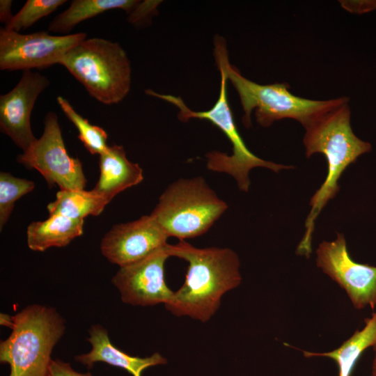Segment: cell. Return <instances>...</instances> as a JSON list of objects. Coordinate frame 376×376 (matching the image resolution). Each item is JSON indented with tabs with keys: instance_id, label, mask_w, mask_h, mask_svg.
I'll list each match as a JSON object with an SVG mask.
<instances>
[{
	"instance_id": "cell-4",
	"label": "cell",
	"mask_w": 376,
	"mask_h": 376,
	"mask_svg": "<svg viewBox=\"0 0 376 376\" xmlns=\"http://www.w3.org/2000/svg\"><path fill=\"white\" fill-rule=\"evenodd\" d=\"M10 335L0 343V361L9 376H48L54 347L65 330L64 318L54 308L29 305L12 316Z\"/></svg>"
},
{
	"instance_id": "cell-28",
	"label": "cell",
	"mask_w": 376,
	"mask_h": 376,
	"mask_svg": "<svg viewBox=\"0 0 376 376\" xmlns=\"http://www.w3.org/2000/svg\"><path fill=\"white\" fill-rule=\"evenodd\" d=\"M373 347L375 352V357L373 363L372 376H376V343Z\"/></svg>"
},
{
	"instance_id": "cell-26",
	"label": "cell",
	"mask_w": 376,
	"mask_h": 376,
	"mask_svg": "<svg viewBox=\"0 0 376 376\" xmlns=\"http://www.w3.org/2000/svg\"><path fill=\"white\" fill-rule=\"evenodd\" d=\"M11 0L0 1V21L5 24L8 23L13 17L11 13Z\"/></svg>"
},
{
	"instance_id": "cell-22",
	"label": "cell",
	"mask_w": 376,
	"mask_h": 376,
	"mask_svg": "<svg viewBox=\"0 0 376 376\" xmlns=\"http://www.w3.org/2000/svg\"><path fill=\"white\" fill-rule=\"evenodd\" d=\"M65 0H27L22 8L5 25L8 31L19 33L31 26L42 17L54 12Z\"/></svg>"
},
{
	"instance_id": "cell-25",
	"label": "cell",
	"mask_w": 376,
	"mask_h": 376,
	"mask_svg": "<svg viewBox=\"0 0 376 376\" xmlns=\"http://www.w3.org/2000/svg\"><path fill=\"white\" fill-rule=\"evenodd\" d=\"M344 8L350 12L364 13L376 8V1H340Z\"/></svg>"
},
{
	"instance_id": "cell-23",
	"label": "cell",
	"mask_w": 376,
	"mask_h": 376,
	"mask_svg": "<svg viewBox=\"0 0 376 376\" xmlns=\"http://www.w3.org/2000/svg\"><path fill=\"white\" fill-rule=\"evenodd\" d=\"M160 2V1H139L135 8L129 14L127 20L134 24L146 21L157 12V8Z\"/></svg>"
},
{
	"instance_id": "cell-12",
	"label": "cell",
	"mask_w": 376,
	"mask_h": 376,
	"mask_svg": "<svg viewBox=\"0 0 376 376\" xmlns=\"http://www.w3.org/2000/svg\"><path fill=\"white\" fill-rule=\"evenodd\" d=\"M169 236L151 215L114 225L103 237L102 255L120 267L136 263L167 244Z\"/></svg>"
},
{
	"instance_id": "cell-9",
	"label": "cell",
	"mask_w": 376,
	"mask_h": 376,
	"mask_svg": "<svg viewBox=\"0 0 376 376\" xmlns=\"http://www.w3.org/2000/svg\"><path fill=\"white\" fill-rule=\"evenodd\" d=\"M86 33L53 36L40 31L29 34L0 30V69L29 70L59 64L65 54L85 40Z\"/></svg>"
},
{
	"instance_id": "cell-20",
	"label": "cell",
	"mask_w": 376,
	"mask_h": 376,
	"mask_svg": "<svg viewBox=\"0 0 376 376\" xmlns=\"http://www.w3.org/2000/svg\"><path fill=\"white\" fill-rule=\"evenodd\" d=\"M56 100L63 112L77 129L78 138L87 150L92 155H100L105 152L109 147L107 143L106 132L83 118L65 98L58 96Z\"/></svg>"
},
{
	"instance_id": "cell-18",
	"label": "cell",
	"mask_w": 376,
	"mask_h": 376,
	"mask_svg": "<svg viewBox=\"0 0 376 376\" xmlns=\"http://www.w3.org/2000/svg\"><path fill=\"white\" fill-rule=\"evenodd\" d=\"M376 343V311L365 320V326L356 331L337 349L329 352L316 353L303 351L306 357H326L336 361L338 376H351L352 370L361 354Z\"/></svg>"
},
{
	"instance_id": "cell-27",
	"label": "cell",
	"mask_w": 376,
	"mask_h": 376,
	"mask_svg": "<svg viewBox=\"0 0 376 376\" xmlns=\"http://www.w3.org/2000/svg\"><path fill=\"white\" fill-rule=\"evenodd\" d=\"M0 324L1 325L6 326L11 329L13 326L12 316L1 313L0 315Z\"/></svg>"
},
{
	"instance_id": "cell-19",
	"label": "cell",
	"mask_w": 376,
	"mask_h": 376,
	"mask_svg": "<svg viewBox=\"0 0 376 376\" xmlns=\"http://www.w3.org/2000/svg\"><path fill=\"white\" fill-rule=\"evenodd\" d=\"M109 202L93 189L61 190L47 206L49 215H62L74 219H84L89 215L98 216Z\"/></svg>"
},
{
	"instance_id": "cell-5",
	"label": "cell",
	"mask_w": 376,
	"mask_h": 376,
	"mask_svg": "<svg viewBox=\"0 0 376 376\" xmlns=\"http://www.w3.org/2000/svg\"><path fill=\"white\" fill-rule=\"evenodd\" d=\"M59 64L102 104L119 103L130 90V61L116 42L86 38L70 49Z\"/></svg>"
},
{
	"instance_id": "cell-14",
	"label": "cell",
	"mask_w": 376,
	"mask_h": 376,
	"mask_svg": "<svg viewBox=\"0 0 376 376\" xmlns=\"http://www.w3.org/2000/svg\"><path fill=\"white\" fill-rule=\"evenodd\" d=\"M88 332V341L91 345V350L74 358L88 368H91L96 362H104L123 368L132 376H141L148 368L166 363V359L157 352L142 358L123 352L111 343L107 329L100 324H93Z\"/></svg>"
},
{
	"instance_id": "cell-3",
	"label": "cell",
	"mask_w": 376,
	"mask_h": 376,
	"mask_svg": "<svg viewBox=\"0 0 376 376\" xmlns=\"http://www.w3.org/2000/svg\"><path fill=\"white\" fill-rule=\"evenodd\" d=\"M214 44L217 65L225 72L239 95L244 112L242 123L246 127L251 125V114L253 109L256 121L262 127H269L283 118H292L304 127L320 115L349 100L345 97L328 100H309L292 94L289 85L285 83L262 85L253 82L230 65L226 42L221 36H217Z\"/></svg>"
},
{
	"instance_id": "cell-2",
	"label": "cell",
	"mask_w": 376,
	"mask_h": 376,
	"mask_svg": "<svg viewBox=\"0 0 376 376\" xmlns=\"http://www.w3.org/2000/svg\"><path fill=\"white\" fill-rule=\"evenodd\" d=\"M346 101L323 113L305 128L303 143L307 157L322 154L327 162V175L311 198V210L305 221V233L297 248V253L308 257L311 253L312 235L319 214L339 191L338 180L350 164L371 150V145L358 138L350 125V109Z\"/></svg>"
},
{
	"instance_id": "cell-6",
	"label": "cell",
	"mask_w": 376,
	"mask_h": 376,
	"mask_svg": "<svg viewBox=\"0 0 376 376\" xmlns=\"http://www.w3.org/2000/svg\"><path fill=\"white\" fill-rule=\"evenodd\" d=\"M219 70L221 74L219 97L213 107L207 111L191 110L180 97L160 94L150 89H147L145 92L149 95L166 100L177 107L179 109L178 117L181 121H188L191 118L205 119L218 127L230 142L232 153L227 155L217 150L207 153L205 155L207 168L212 171L226 173L233 176L239 189L247 192L250 187L249 174L252 169L263 167L279 172L294 167L264 160L249 150L238 132L228 104V78L222 70Z\"/></svg>"
},
{
	"instance_id": "cell-16",
	"label": "cell",
	"mask_w": 376,
	"mask_h": 376,
	"mask_svg": "<svg viewBox=\"0 0 376 376\" xmlns=\"http://www.w3.org/2000/svg\"><path fill=\"white\" fill-rule=\"evenodd\" d=\"M84 219L52 215L45 221L31 222L26 230L30 249L44 251L50 247H63L83 234Z\"/></svg>"
},
{
	"instance_id": "cell-13",
	"label": "cell",
	"mask_w": 376,
	"mask_h": 376,
	"mask_svg": "<svg viewBox=\"0 0 376 376\" xmlns=\"http://www.w3.org/2000/svg\"><path fill=\"white\" fill-rule=\"evenodd\" d=\"M49 84L45 75L23 71L17 85L0 96V130L23 151L37 139L31 127V116L39 95Z\"/></svg>"
},
{
	"instance_id": "cell-11",
	"label": "cell",
	"mask_w": 376,
	"mask_h": 376,
	"mask_svg": "<svg viewBox=\"0 0 376 376\" xmlns=\"http://www.w3.org/2000/svg\"><path fill=\"white\" fill-rule=\"evenodd\" d=\"M168 244L136 263L120 267L111 281L124 303L150 306L170 301L173 291L168 287L164 273V264L171 256Z\"/></svg>"
},
{
	"instance_id": "cell-21",
	"label": "cell",
	"mask_w": 376,
	"mask_h": 376,
	"mask_svg": "<svg viewBox=\"0 0 376 376\" xmlns=\"http://www.w3.org/2000/svg\"><path fill=\"white\" fill-rule=\"evenodd\" d=\"M35 187L34 182L7 172L0 173V228L8 221L15 203Z\"/></svg>"
},
{
	"instance_id": "cell-7",
	"label": "cell",
	"mask_w": 376,
	"mask_h": 376,
	"mask_svg": "<svg viewBox=\"0 0 376 376\" xmlns=\"http://www.w3.org/2000/svg\"><path fill=\"white\" fill-rule=\"evenodd\" d=\"M227 208L202 177H195L171 184L150 214L169 237L180 241L205 233Z\"/></svg>"
},
{
	"instance_id": "cell-1",
	"label": "cell",
	"mask_w": 376,
	"mask_h": 376,
	"mask_svg": "<svg viewBox=\"0 0 376 376\" xmlns=\"http://www.w3.org/2000/svg\"><path fill=\"white\" fill-rule=\"evenodd\" d=\"M171 256L187 263L185 282L164 306L176 316L202 322L217 312L224 295L241 283L240 260L228 248H197L185 240L168 244Z\"/></svg>"
},
{
	"instance_id": "cell-24",
	"label": "cell",
	"mask_w": 376,
	"mask_h": 376,
	"mask_svg": "<svg viewBox=\"0 0 376 376\" xmlns=\"http://www.w3.org/2000/svg\"><path fill=\"white\" fill-rule=\"evenodd\" d=\"M48 376H93L89 372L81 373L72 369L69 363L56 359L52 360Z\"/></svg>"
},
{
	"instance_id": "cell-10",
	"label": "cell",
	"mask_w": 376,
	"mask_h": 376,
	"mask_svg": "<svg viewBox=\"0 0 376 376\" xmlns=\"http://www.w3.org/2000/svg\"><path fill=\"white\" fill-rule=\"evenodd\" d=\"M316 265L346 292L355 308H375L376 267L354 261L343 233H337L334 240L319 244Z\"/></svg>"
},
{
	"instance_id": "cell-17",
	"label": "cell",
	"mask_w": 376,
	"mask_h": 376,
	"mask_svg": "<svg viewBox=\"0 0 376 376\" xmlns=\"http://www.w3.org/2000/svg\"><path fill=\"white\" fill-rule=\"evenodd\" d=\"M139 2L136 0H73L66 10L49 23L48 31L68 33L80 22L112 9H122L130 14Z\"/></svg>"
},
{
	"instance_id": "cell-15",
	"label": "cell",
	"mask_w": 376,
	"mask_h": 376,
	"mask_svg": "<svg viewBox=\"0 0 376 376\" xmlns=\"http://www.w3.org/2000/svg\"><path fill=\"white\" fill-rule=\"evenodd\" d=\"M100 177L93 190L109 202L143 180L140 166L130 161L122 146L113 145L100 155Z\"/></svg>"
},
{
	"instance_id": "cell-8",
	"label": "cell",
	"mask_w": 376,
	"mask_h": 376,
	"mask_svg": "<svg viewBox=\"0 0 376 376\" xmlns=\"http://www.w3.org/2000/svg\"><path fill=\"white\" fill-rule=\"evenodd\" d=\"M44 125L42 136L18 155L17 162L38 171L49 186L57 185L61 190L84 189L87 180L82 164L68 155L56 113L48 112Z\"/></svg>"
}]
</instances>
